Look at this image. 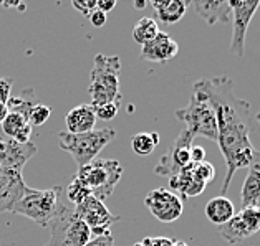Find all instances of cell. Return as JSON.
Returning <instances> with one entry per match:
<instances>
[{"label": "cell", "mask_w": 260, "mask_h": 246, "mask_svg": "<svg viewBox=\"0 0 260 246\" xmlns=\"http://www.w3.org/2000/svg\"><path fill=\"white\" fill-rule=\"evenodd\" d=\"M192 91L202 94L215 112L217 142L225 160V177L220 187V197H225L234 174L239 169H249L257 155L250 142V104L234 93V81L229 76L198 79Z\"/></svg>", "instance_id": "obj_1"}, {"label": "cell", "mask_w": 260, "mask_h": 246, "mask_svg": "<svg viewBox=\"0 0 260 246\" xmlns=\"http://www.w3.org/2000/svg\"><path fill=\"white\" fill-rule=\"evenodd\" d=\"M119 73H121V60L118 56H108L98 53L93 60L91 81L88 93L91 96V106L121 103L119 93Z\"/></svg>", "instance_id": "obj_2"}, {"label": "cell", "mask_w": 260, "mask_h": 246, "mask_svg": "<svg viewBox=\"0 0 260 246\" xmlns=\"http://www.w3.org/2000/svg\"><path fill=\"white\" fill-rule=\"evenodd\" d=\"M115 137L116 131L111 128L93 129L85 134H70L61 131L58 132V146L73 157L80 169L91 163Z\"/></svg>", "instance_id": "obj_3"}, {"label": "cell", "mask_w": 260, "mask_h": 246, "mask_svg": "<svg viewBox=\"0 0 260 246\" xmlns=\"http://www.w3.org/2000/svg\"><path fill=\"white\" fill-rule=\"evenodd\" d=\"M50 243L47 246H85L91 239V230L75 213V207L70 205L65 195L58 203L56 215L50 222Z\"/></svg>", "instance_id": "obj_4"}, {"label": "cell", "mask_w": 260, "mask_h": 246, "mask_svg": "<svg viewBox=\"0 0 260 246\" xmlns=\"http://www.w3.org/2000/svg\"><path fill=\"white\" fill-rule=\"evenodd\" d=\"M63 195H65V188L61 185H55L47 190L28 188L27 193L14 205L10 213L27 217L40 226H48L56 215Z\"/></svg>", "instance_id": "obj_5"}, {"label": "cell", "mask_w": 260, "mask_h": 246, "mask_svg": "<svg viewBox=\"0 0 260 246\" xmlns=\"http://www.w3.org/2000/svg\"><path fill=\"white\" fill-rule=\"evenodd\" d=\"M123 166L115 159H94L91 163L80 167L75 179L90 188L93 197L105 201L115 192L118 182L121 180Z\"/></svg>", "instance_id": "obj_6"}, {"label": "cell", "mask_w": 260, "mask_h": 246, "mask_svg": "<svg viewBox=\"0 0 260 246\" xmlns=\"http://www.w3.org/2000/svg\"><path fill=\"white\" fill-rule=\"evenodd\" d=\"M174 114L194 137H204L209 139V141H217L215 112L202 94L192 91L189 104L186 108L177 109Z\"/></svg>", "instance_id": "obj_7"}, {"label": "cell", "mask_w": 260, "mask_h": 246, "mask_svg": "<svg viewBox=\"0 0 260 246\" xmlns=\"http://www.w3.org/2000/svg\"><path fill=\"white\" fill-rule=\"evenodd\" d=\"M194 139L196 137L191 132L184 128L174 139L173 146L157 162V166L154 167V174L159 175V177L171 179L179 174L184 167H187L191 163V147Z\"/></svg>", "instance_id": "obj_8"}, {"label": "cell", "mask_w": 260, "mask_h": 246, "mask_svg": "<svg viewBox=\"0 0 260 246\" xmlns=\"http://www.w3.org/2000/svg\"><path fill=\"white\" fill-rule=\"evenodd\" d=\"M229 9L232 12V40H231V55L242 58L245 52V35L249 30L253 15L260 7V0L253 2H240V0H227Z\"/></svg>", "instance_id": "obj_9"}, {"label": "cell", "mask_w": 260, "mask_h": 246, "mask_svg": "<svg viewBox=\"0 0 260 246\" xmlns=\"http://www.w3.org/2000/svg\"><path fill=\"white\" fill-rule=\"evenodd\" d=\"M75 213H77L80 220H83L88 225V228L91 230V236H98L106 231H111V225L119 220V217L113 215L108 210L105 201L98 200L93 195H90L83 203L75 207Z\"/></svg>", "instance_id": "obj_10"}, {"label": "cell", "mask_w": 260, "mask_h": 246, "mask_svg": "<svg viewBox=\"0 0 260 246\" xmlns=\"http://www.w3.org/2000/svg\"><path fill=\"white\" fill-rule=\"evenodd\" d=\"M146 208L151 212L156 220L161 223H173L177 218H181L184 212L182 200L179 195L168 188H154L144 198Z\"/></svg>", "instance_id": "obj_11"}, {"label": "cell", "mask_w": 260, "mask_h": 246, "mask_svg": "<svg viewBox=\"0 0 260 246\" xmlns=\"http://www.w3.org/2000/svg\"><path fill=\"white\" fill-rule=\"evenodd\" d=\"M35 154L37 146L31 141L27 144H20L14 139L0 136V167L22 172L25 163Z\"/></svg>", "instance_id": "obj_12"}, {"label": "cell", "mask_w": 260, "mask_h": 246, "mask_svg": "<svg viewBox=\"0 0 260 246\" xmlns=\"http://www.w3.org/2000/svg\"><path fill=\"white\" fill-rule=\"evenodd\" d=\"M22 172L0 167V213L12 212V208L28 190Z\"/></svg>", "instance_id": "obj_13"}, {"label": "cell", "mask_w": 260, "mask_h": 246, "mask_svg": "<svg viewBox=\"0 0 260 246\" xmlns=\"http://www.w3.org/2000/svg\"><path fill=\"white\" fill-rule=\"evenodd\" d=\"M177 52H179L177 43L164 31H159L153 40L141 47L143 60L151 63H168L174 58Z\"/></svg>", "instance_id": "obj_14"}, {"label": "cell", "mask_w": 260, "mask_h": 246, "mask_svg": "<svg viewBox=\"0 0 260 246\" xmlns=\"http://www.w3.org/2000/svg\"><path fill=\"white\" fill-rule=\"evenodd\" d=\"M201 18L214 27V25H224L229 23L232 18V12L229 9V4L224 0H196L191 4Z\"/></svg>", "instance_id": "obj_15"}, {"label": "cell", "mask_w": 260, "mask_h": 246, "mask_svg": "<svg viewBox=\"0 0 260 246\" xmlns=\"http://www.w3.org/2000/svg\"><path fill=\"white\" fill-rule=\"evenodd\" d=\"M240 200L244 208L260 205V150H257L255 159L249 166V172L240 190Z\"/></svg>", "instance_id": "obj_16"}, {"label": "cell", "mask_w": 260, "mask_h": 246, "mask_svg": "<svg viewBox=\"0 0 260 246\" xmlns=\"http://www.w3.org/2000/svg\"><path fill=\"white\" fill-rule=\"evenodd\" d=\"M65 122L70 134H85L94 129L96 116H94L91 104H80L68 112Z\"/></svg>", "instance_id": "obj_17"}, {"label": "cell", "mask_w": 260, "mask_h": 246, "mask_svg": "<svg viewBox=\"0 0 260 246\" xmlns=\"http://www.w3.org/2000/svg\"><path fill=\"white\" fill-rule=\"evenodd\" d=\"M169 185L174 190V193H179V198H191V197H198L202 192L206 190V185L201 184V182L194 177L192 174V167L189 163L187 167H184L182 170L174 177L169 179Z\"/></svg>", "instance_id": "obj_18"}, {"label": "cell", "mask_w": 260, "mask_h": 246, "mask_svg": "<svg viewBox=\"0 0 260 246\" xmlns=\"http://www.w3.org/2000/svg\"><path fill=\"white\" fill-rule=\"evenodd\" d=\"M189 5L191 4L184 2V0H153L151 2V7L156 10L157 20L166 25L179 22L186 15Z\"/></svg>", "instance_id": "obj_19"}, {"label": "cell", "mask_w": 260, "mask_h": 246, "mask_svg": "<svg viewBox=\"0 0 260 246\" xmlns=\"http://www.w3.org/2000/svg\"><path fill=\"white\" fill-rule=\"evenodd\" d=\"M206 217L211 223L214 225H224L229 220L236 215V208H234V203L227 198V197H214L206 203Z\"/></svg>", "instance_id": "obj_20"}, {"label": "cell", "mask_w": 260, "mask_h": 246, "mask_svg": "<svg viewBox=\"0 0 260 246\" xmlns=\"http://www.w3.org/2000/svg\"><path fill=\"white\" fill-rule=\"evenodd\" d=\"M39 104V99H37V94L34 88H25L20 91V94L17 96H10L7 101V109L9 112H15V114H20L25 119H28L31 109Z\"/></svg>", "instance_id": "obj_21"}, {"label": "cell", "mask_w": 260, "mask_h": 246, "mask_svg": "<svg viewBox=\"0 0 260 246\" xmlns=\"http://www.w3.org/2000/svg\"><path fill=\"white\" fill-rule=\"evenodd\" d=\"M219 235L224 238L227 243L237 244L240 241H244L247 236H250V233L247 230L245 223L242 222V218L239 217V213H236L229 222L219 226Z\"/></svg>", "instance_id": "obj_22"}, {"label": "cell", "mask_w": 260, "mask_h": 246, "mask_svg": "<svg viewBox=\"0 0 260 246\" xmlns=\"http://www.w3.org/2000/svg\"><path fill=\"white\" fill-rule=\"evenodd\" d=\"M157 33H159L157 22L154 18H149V17L139 18L135 25V28H133V38H135V42L139 43L141 47L153 40Z\"/></svg>", "instance_id": "obj_23"}, {"label": "cell", "mask_w": 260, "mask_h": 246, "mask_svg": "<svg viewBox=\"0 0 260 246\" xmlns=\"http://www.w3.org/2000/svg\"><path fill=\"white\" fill-rule=\"evenodd\" d=\"M159 144L157 132H139L131 137V147L138 155H149Z\"/></svg>", "instance_id": "obj_24"}, {"label": "cell", "mask_w": 260, "mask_h": 246, "mask_svg": "<svg viewBox=\"0 0 260 246\" xmlns=\"http://www.w3.org/2000/svg\"><path fill=\"white\" fill-rule=\"evenodd\" d=\"M28 119H25L20 114H15V112H9L7 117L4 119V122L0 124V131H2V136L9 137V139H15L18 136L25 126H28Z\"/></svg>", "instance_id": "obj_25"}, {"label": "cell", "mask_w": 260, "mask_h": 246, "mask_svg": "<svg viewBox=\"0 0 260 246\" xmlns=\"http://www.w3.org/2000/svg\"><path fill=\"white\" fill-rule=\"evenodd\" d=\"M90 195H91L90 188L85 187L78 179H75V177L72 182H70V185H67V188H65V198H67L68 203L73 205V207L83 203Z\"/></svg>", "instance_id": "obj_26"}, {"label": "cell", "mask_w": 260, "mask_h": 246, "mask_svg": "<svg viewBox=\"0 0 260 246\" xmlns=\"http://www.w3.org/2000/svg\"><path fill=\"white\" fill-rule=\"evenodd\" d=\"M239 217L242 218V222L245 223L250 235H255L257 231H260V205L242 208Z\"/></svg>", "instance_id": "obj_27"}, {"label": "cell", "mask_w": 260, "mask_h": 246, "mask_svg": "<svg viewBox=\"0 0 260 246\" xmlns=\"http://www.w3.org/2000/svg\"><path fill=\"white\" fill-rule=\"evenodd\" d=\"M192 167V174L194 177L198 179L201 184L207 185L209 182H212L215 179V167L212 166L211 162L202 160V162H191Z\"/></svg>", "instance_id": "obj_28"}, {"label": "cell", "mask_w": 260, "mask_h": 246, "mask_svg": "<svg viewBox=\"0 0 260 246\" xmlns=\"http://www.w3.org/2000/svg\"><path fill=\"white\" fill-rule=\"evenodd\" d=\"M50 114H52V108H48V106L39 103L34 109H31L30 116H28V122H30L31 128H35V126H42L50 119Z\"/></svg>", "instance_id": "obj_29"}, {"label": "cell", "mask_w": 260, "mask_h": 246, "mask_svg": "<svg viewBox=\"0 0 260 246\" xmlns=\"http://www.w3.org/2000/svg\"><path fill=\"white\" fill-rule=\"evenodd\" d=\"M94 111V116L101 121H113L118 116L119 111V104L116 103H108V104H98V106H91Z\"/></svg>", "instance_id": "obj_30"}, {"label": "cell", "mask_w": 260, "mask_h": 246, "mask_svg": "<svg viewBox=\"0 0 260 246\" xmlns=\"http://www.w3.org/2000/svg\"><path fill=\"white\" fill-rule=\"evenodd\" d=\"M72 5L85 17H90L91 12L96 10V0H73Z\"/></svg>", "instance_id": "obj_31"}, {"label": "cell", "mask_w": 260, "mask_h": 246, "mask_svg": "<svg viewBox=\"0 0 260 246\" xmlns=\"http://www.w3.org/2000/svg\"><path fill=\"white\" fill-rule=\"evenodd\" d=\"M85 246H115V236L111 231H106L103 235L91 236V239Z\"/></svg>", "instance_id": "obj_32"}, {"label": "cell", "mask_w": 260, "mask_h": 246, "mask_svg": "<svg viewBox=\"0 0 260 246\" xmlns=\"http://www.w3.org/2000/svg\"><path fill=\"white\" fill-rule=\"evenodd\" d=\"M174 239L166 238V236H146L141 244L143 246H171Z\"/></svg>", "instance_id": "obj_33"}, {"label": "cell", "mask_w": 260, "mask_h": 246, "mask_svg": "<svg viewBox=\"0 0 260 246\" xmlns=\"http://www.w3.org/2000/svg\"><path fill=\"white\" fill-rule=\"evenodd\" d=\"M12 79L0 78V104H7L9 98L12 96Z\"/></svg>", "instance_id": "obj_34"}, {"label": "cell", "mask_w": 260, "mask_h": 246, "mask_svg": "<svg viewBox=\"0 0 260 246\" xmlns=\"http://www.w3.org/2000/svg\"><path fill=\"white\" fill-rule=\"evenodd\" d=\"M90 22L93 27H96V28H101L103 25L106 23V14H103V12H100L98 9L96 10H93L91 12V15H90Z\"/></svg>", "instance_id": "obj_35"}, {"label": "cell", "mask_w": 260, "mask_h": 246, "mask_svg": "<svg viewBox=\"0 0 260 246\" xmlns=\"http://www.w3.org/2000/svg\"><path fill=\"white\" fill-rule=\"evenodd\" d=\"M116 7V0H96V9L103 14H108Z\"/></svg>", "instance_id": "obj_36"}, {"label": "cell", "mask_w": 260, "mask_h": 246, "mask_svg": "<svg viewBox=\"0 0 260 246\" xmlns=\"http://www.w3.org/2000/svg\"><path fill=\"white\" fill-rule=\"evenodd\" d=\"M206 160V150L199 146L191 147V162H202Z\"/></svg>", "instance_id": "obj_37"}, {"label": "cell", "mask_w": 260, "mask_h": 246, "mask_svg": "<svg viewBox=\"0 0 260 246\" xmlns=\"http://www.w3.org/2000/svg\"><path fill=\"white\" fill-rule=\"evenodd\" d=\"M7 114H9L7 106H5V104H0V124L4 122V119L7 117Z\"/></svg>", "instance_id": "obj_38"}, {"label": "cell", "mask_w": 260, "mask_h": 246, "mask_svg": "<svg viewBox=\"0 0 260 246\" xmlns=\"http://www.w3.org/2000/svg\"><path fill=\"white\" fill-rule=\"evenodd\" d=\"M171 246H189L187 243H184V241H181V239H174L173 241V244Z\"/></svg>", "instance_id": "obj_39"}, {"label": "cell", "mask_w": 260, "mask_h": 246, "mask_svg": "<svg viewBox=\"0 0 260 246\" xmlns=\"http://www.w3.org/2000/svg\"><path fill=\"white\" fill-rule=\"evenodd\" d=\"M144 5H146L144 2H136V7H138V9H143Z\"/></svg>", "instance_id": "obj_40"}, {"label": "cell", "mask_w": 260, "mask_h": 246, "mask_svg": "<svg viewBox=\"0 0 260 246\" xmlns=\"http://www.w3.org/2000/svg\"><path fill=\"white\" fill-rule=\"evenodd\" d=\"M133 246H143V244H141V241H139V243H135V244H133Z\"/></svg>", "instance_id": "obj_41"}]
</instances>
